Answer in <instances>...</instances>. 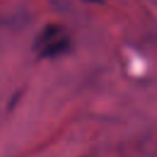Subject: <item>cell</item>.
<instances>
[{"label": "cell", "mask_w": 157, "mask_h": 157, "mask_svg": "<svg viewBox=\"0 0 157 157\" xmlns=\"http://www.w3.org/2000/svg\"><path fill=\"white\" fill-rule=\"evenodd\" d=\"M69 45H70V39L64 33V34L59 36L58 38L53 39L52 42L47 43L45 45H43L37 52L40 58H54V56H58V55L63 54L64 52H66Z\"/></svg>", "instance_id": "cell-1"}, {"label": "cell", "mask_w": 157, "mask_h": 157, "mask_svg": "<svg viewBox=\"0 0 157 157\" xmlns=\"http://www.w3.org/2000/svg\"><path fill=\"white\" fill-rule=\"evenodd\" d=\"M61 34H64V31H63V28L59 25H56V23H49V25H47L40 31L39 36L37 37V39L34 42V49L36 50L40 49L43 45H45L47 43L52 42L53 39L58 38Z\"/></svg>", "instance_id": "cell-2"}]
</instances>
